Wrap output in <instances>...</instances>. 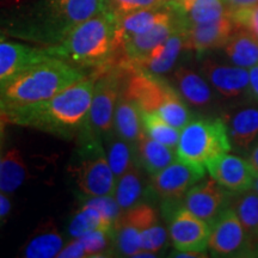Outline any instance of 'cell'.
<instances>
[{
  "label": "cell",
  "mask_w": 258,
  "mask_h": 258,
  "mask_svg": "<svg viewBox=\"0 0 258 258\" xmlns=\"http://www.w3.org/2000/svg\"><path fill=\"white\" fill-rule=\"evenodd\" d=\"M63 240L53 225H46L40 232L28 241L24 249L27 258H50L56 257L62 249Z\"/></svg>",
  "instance_id": "cell-27"
},
{
  "label": "cell",
  "mask_w": 258,
  "mask_h": 258,
  "mask_svg": "<svg viewBox=\"0 0 258 258\" xmlns=\"http://www.w3.org/2000/svg\"><path fill=\"white\" fill-rule=\"evenodd\" d=\"M165 215L169 217L170 239L179 252L208 249L212 226L194 215L179 202H165Z\"/></svg>",
  "instance_id": "cell-7"
},
{
  "label": "cell",
  "mask_w": 258,
  "mask_h": 258,
  "mask_svg": "<svg viewBox=\"0 0 258 258\" xmlns=\"http://www.w3.org/2000/svg\"><path fill=\"white\" fill-rule=\"evenodd\" d=\"M104 138L106 140L105 153L111 170L114 171L116 177H121L134 161L132 158L131 146L129 143L118 137L114 131Z\"/></svg>",
  "instance_id": "cell-31"
},
{
  "label": "cell",
  "mask_w": 258,
  "mask_h": 258,
  "mask_svg": "<svg viewBox=\"0 0 258 258\" xmlns=\"http://www.w3.org/2000/svg\"><path fill=\"white\" fill-rule=\"evenodd\" d=\"M51 57L47 48L0 41V83L28 67Z\"/></svg>",
  "instance_id": "cell-18"
},
{
  "label": "cell",
  "mask_w": 258,
  "mask_h": 258,
  "mask_svg": "<svg viewBox=\"0 0 258 258\" xmlns=\"http://www.w3.org/2000/svg\"><path fill=\"white\" fill-rule=\"evenodd\" d=\"M3 115L2 112H0V137H2V133H3V127H4V122H3Z\"/></svg>",
  "instance_id": "cell-45"
},
{
  "label": "cell",
  "mask_w": 258,
  "mask_h": 258,
  "mask_svg": "<svg viewBox=\"0 0 258 258\" xmlns=\"http://www.w3.org/2000/svg\"><path fill=\"white\" fill-rule=\"evenodd\" d=\"M235 30L237 27L230 15L209 23L190 25L183 29L184 49L203 55L208 50L224 47Z\"/></svg>",
  "instance_id": "cell-16"
},
{
  "label": "cell",
  "mask_w": 258,
  "mask_h": 258,
  "mask_svg": "<svg viewBox=\"0 0 258 258\" xmlns=\"http://www.w3.org/2000/svg\"><path fill=\"white\" fill-rule=\"evenodd\" d=\"M143 118L141 110L135 103L125 97L120 95L115 109L114 116V132L118 137L123 139L129 144L135 143L144 133Z\"/></svg>",
  "instance_id": "cell-22"
},
{
  "label": "cell",
  "mask_w": 258,
  "mask_h": 258,
  "mask_svg": "<svg viewBox=\"0 0 258 258\" xmlns=\"http://www.w3.org/2000/svg\"><path fill=\"white\" fill-rule=\"evenodd\" d=\"M156 112L164 121L177 129L184 128L195 117V115L190 111L188 104L183 101L177 91L172 93Z\"/></svg>",
  "instance_id": "cell-32"
},
{
  "label": "cell",
  "mask_w": 258,
  "mask_h": 258,
  "mask_svg": "<svg viewBox=\"0 0 258 258\" xmlns=\"http://www.w3.org/2000/svg\"><path fill=\"white\" fill-rule=\"evenodd\" d=\"M10 208H11V203H10L9 200L3 194H0V218L8 215Z\"/></svg>",
  "instance_id": "cell-42"
},
{
  "label": "cell",
  "mask_w": 258,
  "mask_h": 258,
  "mask_svg": "<svg viewBox=\"0 0 258 258\" xmlns=\"http://www.w3.org/2000/svg\"><path fill=\"white\" fill-rule=\"evenodd\" d=\"M258 103L246 101L231 105L224 111V121L228 129L232 150L246 156L258 143Z\"/></svg>",
  "instance_id": "cell-12"
},
{
  "label": "cell",
  "mask_w": 258,
  "mask_h": 258,
  "mask_svg": "<svg viewBox=\"0 0 258 258\" xmlns=\"http://www.w3.org/2000/svg\"><path fill=\"white\" fill-rule=\"evenodd\" d=\"M143 228L128 212L117 219L114 226V245L116 252L122 256L134 257L141 250Z\"/></svg>",
  "instance_id": "cell-26"
},
{
  "label": "cell",
  "mask_w": 258,
  "mask_h": 258,
  "mask_svg": "<svg viewBox=\"0 0 258 258\" xmlns=\"http://www.w3.org/2000/svg\"><path fill=\"white\" fill-rule=\"evenodd\" d=\"M134 146L137 163L151 176L159 172L177 159V153L173 151L175 148L154 140L145 132Z\"/></svg>",
  "instance_id": "cell-20"
},
{
  "label": "cell",
  "mask_w": 258,
  "mask_h": 258,
  "mask_svg": "<svg viewBox=\"0 0 258 258\" xmlns=\"http://www.w3.org/2000/svg\"><path fill=\"white\" fill-rule=\"evenodd\" d=\"M232 151L228 129L219 116L198 115L182 128L176 147L177 158L206 170L212 161Z\"/></svg>",
  "instance_id": "cell-4"
},
{
  "label": "cell",
  "mask_w": 258,
  "mask_h": 258,
  "mask_svg": "<svg viewBox=\"0 0 258 258\" xmlns=\"http://www.w3.org/2000/svg\"><path fill=\"white\" fill-rule=\"evenodd\" d=\"M256 256H258V245H257V247H256Z\"/></svg>",
  "instance_id": "cell-47"
},
{
  "label": "cell",
  "mask_w": 258,
  "mask_h": 258,
  "mask_svg": "<svg viewBox=\"0 0 258 258\" xmlns=\"http://www.w3.org/2000/svg\"><path fill=\"white\" fill-rule=\"evenodd\" d=\"M84 78L72 64L51 56L0 83V112L47 101Z\"/></svg>",
  "instance_id": "cell-3"
},
{
  "label": "cell",
  "mask_w": 258,
  "mask_h": 258,
  "mask_svg": "<svg viewBox=\"0 0 258 258\" xmlns=\"http://www.w3.org/2000/svg\"><path fill=\"white\" fill-rule=\"evenodd\" d=\"M250 95L252 101L258 103V64L251 67L250 72Z\"/></svg>",
  "instance_id": "cell-39"
},
{
  "label": "cell",
  "mask_w": 258,
  "mask_h": 258,
  "mask_svg": "<svg viewBox=\"0 0 258 258\" xmlns=\"http://www.w3.org/2000/svg\"><path fill=\"white\" fill-rule=\"evenodd\" d=\"M80 147L74 177L83 195L88 198L114 195L116 176L111 170L102 139L90 134L79 135Z\"/></svg>",
  "instance_id": "cell-5"
},
{
  "label": "cell",
  "mask_w": 258,
  "mask_h": 258,
  "mask_svg": "<svg viewBox=\"0 0 258 258\" xmlns=\"http://www.w3.org/2000/svg\"><path fill=\"white\" fill-rule=\"evenodd\" d=\"M224 53L231 63L251 69L258 64V38L244 29H237L224 46Z\"/></svg>",
  "instance_id": "cell-24"
},
{
  "label": "cell",
  "mask_w": 258,
  "mask_h": 258,
  "mask_svg": "<svg viewBox=\"0 0 258 258\" xmlns=\"http://www.w3.org/2000/svg\"><path fill=\"white\" fill-rule=\"evenodd\" d=\"M172 84L183 101L195 110L209 114L219 106L217 93L207 79L189 67H178L173 72Z\"/></svg>",
  "instance_id": "cell-14"
},
{
  "label": "cell",
  "mask_w": 258,
  "mask_h": 258,
  "mask_svg": "<svg viewBox=\"0 0 258 258\" xmlns=\"http://www.w3.org/2000/svg\"><path fill=\"white\" fill-rule=\"evenodd\" d=\"M176 14L169 3L165 6L154 9H144L129 14L117 16V27H116V40L120 48L127 40L135 35L147 31L160 22L172 19Z\"/></svg>",
  "instance_id": "cell-19"
},
{
  "label": "cell",
  "mask_w": 258,
  "mask_h": 258,
  "mask_svg": "<svg viewBox=\"0 0 258 258\" xmlns=\"http://www.w3.org/2000/svg\"><path fill=\"white\" fill-rule=\"evenodd\" d=\"M125 71L127 66L124 63H116L101 72H95L97 79L89 111L88 127L83 133L102 139L114 131L115 109L122 91Z\"/></svg>",
  "instance_id": "cell-6"
},
{
  "label": "cell",
  "mask_w": 258,
  "mask_h": 258,
  "mask_svg": "<svg viewBox=\"0 0 258 258\" xmlns=\"http://www.w3.org/2000/svg\"><path fill=\"white\" fill-rule=\"evenodd\" d=\"M251 189H253L254 191H256V192L258 194V175H257V177H256V179H254L253 185H252V188H251Z\"/></svg>",
  "instance_id": "cell-44"
},
{
  "label": "cell",
  "mask_w": 258,
  "mask_h": 258,
  "mask_svg": "<svg viewBox=\"0 0 258 258\" xmlns=\"http://www.w3.org/2000/svg\"><path fill=\"white\" fill-rule=\"evenodd\" d=\"M206 170L184 163L178 158L154 173L151 178V189L164 202H179L188 190L205 177Z\"/></svg>",
  "instance_id": "cell-11"
},
{
  "label": "cell",
  "mask_w": 258,
  "mask_h": 258,
  "mask_svg": "<svg viewBox=\"0 0 258 258\" xmlns=\"http://www.w3.org/2000/svg\"><path fill=\"white\" fill-rule=\"evenodd\" d=\"M117 16L108 9L74 27L60 43L48 47L51 56L71 64L95 67L96 72L117 63L122 49L116 40Z\"/></svg>",
  "instance_id": "cell-2"
},
{
  "label": "cell",
  "mask_w": 258,
  "mask_h": 258,
  "mask_svg": "<svg viewBox=\"0 0 258 258\" xmlns=\"http://www.w3.org/2000/svg\"><path fill=\"white\" fill-rule=\"evenodd\" d=\"M97 74L84 78L47 101L16 109L4 115L10 122L34 127L59 137H79L88 127Z\"/></svg>",
  "instance_id": "cell-1"
},
{
  "label": "cell",
  "mask_w": 258,
  "mask_h": 258,
  "mask_svg": "<svg viewBox=\"0 0 258 258\" xmlns=\"http://www.w3.org/2000/svg\"><path fill=\"white\" fill-rule=\"evenodd\" d=\"M145 179L137 160L131 164L128 170L118 177L114 198L122 211H128L140 203L145 195Z\"/></svg>",
  "instance_id": "cell-25"
},
{
  "label": "cell",
  "mask_w": 258,
  "mask_h": 258,
  "mask_svg": "<svg viewBox=\"0 0 258 258\" xmlns=\"http://www.w3.org/2000/svg\"><path fill=\"white\" fill-rule=\"evenodd\" d=\"M178 29H182V27L175 16L172 19L160 22L147 31L131 37L122 46L123 60L132 66H137L150 55L151 51L165 42Z\"/></svg>",
  "instance_id": "cell-17"
},
{
  "label": "cell",
  "mask_w": 258,
  "mask_h": 258,
  "mask_svg": "<svg viewBox=\"0 0 258 258\" xmlns=\"http://www.w3.org/2000/svg\"><path fill=\"white\" fill-rule=\"evenodd\" d=\"M183 48H184L183 29H178L165 42H163L156 49L151 51L150 55L141 62H139L135 67L157 74V76L170 72L175 66Z\"/></svg>",
  "instance_id": "cell-21"
},
{
  "label": "cell",
  "mask_w": 258,
  "mask_h": 258,
  "mask_svg": "<svg viewBox=\"0 0 258 258\" xmlns=\"http://www.w3.org/2000/svg\"><path fill=\"white\" fill-rule=\"evenodd\" d=\"M167 234L165 228L158 224H154L141 233V250L159 252L166 245Z\"/></svg>",
  "instance_id": "cell-36"
},
{
  "label": "cell",
  "mask_w": 258,
  "mask_h": 258,
  "mask_svg": "<svg viewBox=\"0 0 258 258\" xmlns=\"http://www.w3.org/2000/svg\"><path fill=\"white\" fill-rule=\"evenodd\" d=\"M231 195L232 192L222 188L211 177L188 190L183 200V206L212 226L219 215L230 207Z\"/></svg>",
  "instance_id": "cell-13"
},
{
  "label": "cell",
  "mask_w": 258,
  "mask_h": 258,
  "mask_svg": "<svg viewBox=\"0 0 258 258\" xmlns=\"http://www.w3.org/2000/svg\"><path fill=\"white\" fill-rule=\"evenodd\" d=\"M144 131L148 137L166 145L171 148H176L179 140V129H177L164 121L157 112L141 111Z\"/></svg>",
  "instance_id": "cell-30"
},
{
  "label": "cell",
  "mask_w": 258,
  "mask_h": 258,
  "mask_svg": "<svg viewBox=\"0 0 258 258\" xmlns=\"http://www.w3.org/2000/svg\"><path fill=\"white\" fill-rule=\"evenodd\" d=\"M224 3L227 6V9L230 10V14L232 11L238 9L243 8H249V6L258 4V0H224Z\"/></svg>",
  "instance_id": "cell-40"
},
{
  "label": "cell",
  "mask_w": 258,
  "mask_h": 258,
  "mask_svg": "<svg viewBox=\"0 0 258 258\" xmlns=\"http://www.w3.org/2000/svg\"><path fill=\"white\" fill-rule=\"evenodd\" d=\"M175 92L176 89L157 74L127 64L121 93L132 99L141 111L156 112Z\"/></svg>",
  "instance_id": "cell-9"
},
{
  "label": "cell",
  "mask_w": 258,
  "mask_h": 258,
  "mask_svg": "<svg viewBox=\"0 0 258 258\" xmlns=\"http://www.w3.org/2000/svg\"><path fill=\"white\" fill-rule=\"evenodd\" d=\"M86 257H102L109 252L110 245H114V230H98L90 231L79 237Z\"/></svg>",
  "instance_id": "cell-33"
},
{
  "label": "cell",
  "mask_w": 258,
  "mask_h": 258,
  "mask_svg": "<svg viewBox=\"0 0 258 258\" xmlns=\"http://www.w3.org/2000/svg\"><path fill=\"white\" fill-rule=\"evenodd\" d=\"M98 228L114 230V225L108 219L103 217L96 208L84 205L71 220L69 232L71 237L79 238L83 234L88 233L90 231L98 230Z\"/></svg>",
  "instance_id": "cell-29"
},
{
  "label": "cell",
  "mask_w": 258,
  "mask_h": 258,
  "mask_svg": "<svg viewBox=\"0 0 258 258\" xmlns=\"http://www.w3.org/2000/svg\"><path fill=\"white\" fill-rule=\"evenodd\" d=\"M230 207L234 209L239 218L251 247L256 252L258 245V194L253 189L243 192H232Z\"/></svg>",
  "instance_id": "cell-23"
},
{
  "label": "cell",
  "mask_w": 258,
  "mask_h": 258,
  "mask_svg": "<svg viewBox=\"0 0 258 258\" xmlns=\"http://www.w3.org/2000/svg\"><path fill=\"white\" fill-rule=\"evenodd\" d=\"M175 257H182V258H201L207 257L205 252H196V251H186V252H179L177 254H173Z\"/></svg>",
  "instance_id": "cell-43"
},
{
  "label": "cell",
  "mask_w": 258,
  "mask_h": 258,
  "mask_svg": "<svg viewBox=\"0 0 258 258\" xmlns=\"http://www.w3.org/2000/svg\"><path fill=\"white\" fill-rule=\"evenodd\" d=\"M56 257L61 258H79V257H86L85 249H84L82 241L79 240V238H76L72 241H70L63 249L57 253Z\"/></svg>",
  "instance_id": "cell-38"
},
{
  "label": "cell",
  "mask_w": 258,
  "mask_h": 258,
  "mask_svg": "<svg viewBox=\"0 0 258 258\" xmlns=\"http://www.w3.org/2000/svg\"><path fill=\"white\" fill-rule=\"evenodd\" d=\"M230 16L237 29H244L258 38V4L234 10Z\"/></svg>",
  "instance_id": "cell-35"
},
{
  "label": "cell",
  "mask_w": 258,
  "mask_h": 258,
  "mask_svg": "<svg viewBox=\"0 0 258 258\" xmlns=\"http://www.w3.org/2000/svg\"><path fill=\"white\" fill-rule=\"evenodd\" d=\"M25 176L27 169L19 151H9L0 164V190L3 192L15 191L24 182Z\"/></svg>",
  "instance_id": "cell-28"
},
{
  "label": "cell",
  "mask_w": 258,
  "mask_h": 258,
  "mask_svg": "<svg viewBox=\"0 0 258 258\" xmlns=\"http://www.w3.org/2000/svg\"><path fill=\"white\" fill-rule=\"evenodd\" d=\"M169 0H109V8L116 16L144 9H154L165 6Z\"/></svg>",
  "instance_id": "cell-34"
},
{
  "label": "cell",
  "mask_w": 258,
  "mask_h": 258,
  "mask_svg": "<svg viewBox=\"0 0 258 258\" xmlns=\"http://www.w3.org/2000/svg\"><path fill=\"white\" fill-rule=\"evenodd\" d=\"M201 74L207 79L219 99L226 102V108L252 101L250 95V76L246 69L233 63L226 64L206 59L201 64Z\"/></svg>",
  "instance_id": "cell-8"
},
{
  "label": "cell",
  "mask_w": 258,
  "mask_h": 258,
  "mask_svg": "<svg viewBox=\"0 0 258 258\" xmlns=\"http://www.w3.org/2000/svg\"><path fill=\"white\" fill-rule=\"evenodd\" d=\"M206 169L212 178L230 192H243L251 189L258 175L249 160L228 153L217 158Z\"/></svg>",
  "instance_id": "cell-15"
},
{
  "label": "cell",
  "mask_w": 258,
  "mask_h": 258,
  "mask_svg": "<svg viewBox=\"0 0 258 258\" xmlns=\"http://www.w3.org/2000/svg\"><path fill=\"white\" fill-rule=\"evenodd\" d=\"M247 160L251 164V166L253 167V170L258 173V143L251 148L250 152L246 154Z\"/></svg>",
  "instance_id": "cell-41"
},
{
  "label": "cell",
  "mask_w": 258,
  "mask_h": 258,
  "mask_svg": "<svg viewBox=\"0 0 258 258\" xmlns=\"http://www.w3.org/2000/svg\"><path fill=\"white\" fill-rule=\"evenodd\" d=\"M0 164H2V157H0Z\"/></svg>",
  "instance_id": "cell-48"
},
{
  "label": "cell",
  "mask_w": 258,
  "mask_h": 258,
  "mask_svg": "<svg viewBox=\"0 0 258 258\" xmlns=\"http://www.w3.org/2000/svg\"><path fill=\"white\" fill-rule=\"evenodd\" d=\"M208 249L214 256L220 257H245L256 253L232 207L226 208L212 224Z\"/></svg>",
  "instance_id": "cell-10"
},
{
  "label": "cell",
  "mask_w": 258,
  "mask_h": 258,
  "mask_svg": "<svg viewBox=\"0 0 258 258\" xmlns=\"http://www.w3.org/2000/svg\"><path fill=\"white\" fill-rule=\"evenodd\" d=\"M112 196L114 195L96 196V198L90 199L85 205L96 208L103 217L108 219V220L115 226V222L121 217L122 209L120 208V206H118L116 199L112 198Z\"/></svg>",
  "instance_id": "cell-37"
},
{
  "label": "cell",
  "mask_w": 258,
  "mask_h": 258,
  "mask_svg": "<svg viewBox=\"0 0 258 258\" xmlns=\"http://www.w3.org/2000/svg\"><path fill=\"white\" fill-rule=\"evenodd\" d=\"M5 38V32L0 29V41H3Z\"/></svg>",
  "instance_id": "cell-46"
}]
</instances>
